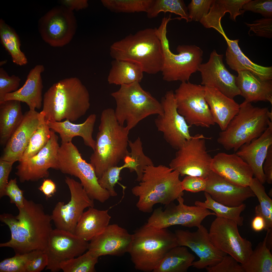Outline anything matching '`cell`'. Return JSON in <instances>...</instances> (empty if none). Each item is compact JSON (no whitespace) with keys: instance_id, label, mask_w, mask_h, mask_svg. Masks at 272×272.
Returning a JSON list of instances; mask_svg holds the SVG:
<instances>
[{"instance_id":"9f6ffc18","label":"cell","mask_w":272,"mask_h":272,"mask_svg":"<svg viewBox=\"0 0 272 272\" xmlns=\"http://www.w3.org/2000/svg\"><path fill=\"white\" fill-rule=\"evenodd\" d=\"M224 7L227 12L230 14V18L236 21V18L238 16L243 14L242 8L243 5L251 0H217Z\"/></svg>"},{"instance_id":"603a6c76","label":"cell","mask_w":272,"mask_h":272,"mask_svg":"<svg viewBox=\"0 0 272 272\" xmlns=\"http://www.w3.org/2000/svg\"><path fill=\"white\" fill-rule=\"evenodd\" d=\"M132 234L116 224L109 225L89 243L88 250L99 257L107 255L120 256L128 252Z\"/></svg>"},{"instance_id":"ee69618b","label":"cell","mask_w":272,"mask_h":272,"mask_svg":"<svg viewBox=\"0 0 272 272\" xmlns=\"http://www.w3.org/2000/svg\"><path fill=\"white\" fill-rule=\"evenodd\" d=\"M98 257L88 250L78 257L62 262L60 267L64 272H94Z\"/></svg>"},{"instance_id":"cb8c5ba5","label":"cell","mask_w":272,"mask_h":272,"mask_svg":"<svg viewBox=\"0 0 272 272\" xmlns=\"http://www.w3.org/2000/svg\"><path fill=\"white\" fill-rule=\"evenodd\" d=\"M205 179L206 186L204 192L215 201L225 206L237 207L255 196L249 186L233 184L212 170Z\"/></svg>"},{"instance_id":"d6a6232c","label":"cell","mask_w":272,"mask_h":272,"mask_svg":"<svg viewBox=\"0 0 272 272\" xmlns=\"http://www.w3.org/2000/svg\"><path fill=\"white\" fill-rule=\"evenodd\" d=\"M144 72L141 66L130 61L114 60L107 78L108 83L120 86L138 82L143 78Z\"/></svg>"},{"instance_id":"8d00e7d4","label":"cell","mask_w":272,"mask_h":272,"mask_svg":"<svg viewBox=\"0 0 272 272\" xmlns=\"http://www.w3.org/2000/svg\"><path fill=\"white\" fill-rule=\"evenodd\" d=\"M0 36L2 44L11 55L13 62L20 66L27 64V59L20 50V44L18 36L2 19L0 21Z\"/></svg>"},{"instance_id":"e7e4bbea","label":"cell","mask_w":272,"mask_h":272,"mask_svg":"<svg viewBox=\"0 0 272 272\" xmlns=\"http://www.w3.org/2000/svg\"><path fill=\"white\" fill-rule=\"evenodd\" d=\"M266 231V244L267 248L271 250L272 249V228H269Z\"/></svg>"},{"instance_id":"11a10c76","label":"cell","mask_w":272,"mask_h":272,"mask_svg":"<svg viewBox=\"0 0 272 272\" xmlns=\"http://www.w3.org/2000/svg\"><path fill=\"white\" fill-rule=\"evenodd\" d=\"M183 190L196 193L204 191L206 187L205 179L201 177L187 176L181 182Z\"/></svg>"},{"instance_id":"6125c7cd","label":"cell","mask_w":272,"mask_h":272,"mask_svg":"<svg viewBox=\"0 0 272 272\" xmlns=\"http://www.w3.org/2000/svg\"><path fill=\"white\" fill-rule=\"evenodd\" d=\"M39 189L44 194L47 198L52 197L56 191L55 183L50 179H44Z\"/></svg>"},{"instance_id":"6f0895ef","label":"cell","mask_w":272,"mask_h":272,"mask_svg":"<svg viewBox=\"0 0 272 272\" xmlns=\"http://www.w3.org/2000/svg\"><path fill=\"white\" fill-rule=\"evenodd\" d=\"M14 162L0 160V197L5 195V189L9 174Z\"/></svg>"},{"instance_id":"816d5d0a","label":"cell","mask_w":272,"mask_h":272,"mask_svg":"<svg viewBox=\"0 0 272 272\" xmlns=\"http://www.w3.org/2000/svg\"><path fill=\"white\" fill-rule=\"evenodd\" d=\"M250 28L248 34L253 31L257 36L269 39L272 38V18L256 20L251 23L245 22Z\"/></svg>"},{"instance_id":"d590c367","label":"cell","mask_w":272,"mask_h":272,"mask_svg":"<svg viewBox=\"0 0 272 272\" xmlns=\"http://www.w3.org/2000/svg\"><path fill=\"white\" fill-rule=\"evenodd\" d=\"M266 244V237L253 250L248 260L241 264L244 272H272V255Z\"/></svg>"},{"instance_id":"f6af8a7d","label":"cell","mask_w":272,"mask_h":272,"mask_svg":"<svg viewBox=\"0 0 272 272\" xmlns=\"http://www.w3.org/2000/svg\"><path fill=\"white\" fill-rule=\"evenodd\" d=\"M44 251L35 250L22 254H15L0 262V272H26L28 263Z\"/></svg>"},{"instance_id":"30bf717a","label":"cell","mask_w":272,"mask_h":272,"mask_svg":"<svg viewBox=\"0 0 272 272\" xmlns=\"http://www.w3.org/2000/svg\"><path fill=\"white\" fill-rule=\"evenodd\" d=\"M174 94L178 112L191 127L208 128L215 124L205 99V86L182 82Z\"/></svg>"},{"instance_id":"484cf974","label":"cell","mask_w":272,"mask_h":272,"mask_svg":"<svg viewBox=\"0 0 272 272\" xmlns=\"http://www.w3.org/2000/svg\"><path fill=\"white\" fill-rule=\"evenodd\" d=\"M272 145V121L258 138L242 146L235 153L251 168L255 178L263 184L266 182L263 166L269 147Z\"/></svg>"},{"instance_id":"91938a15","label":"cell","mask_w":272,"mask_h":272,"mask_svg":"<svg viewBox=\"0 0 272 272\" xmlns=\"http://www.w3.org/2000/svg\"><path fill=\"white\" fill-rule=\"evenodd\" d=\"M263 163V169L265 174L266 181L269 184H272V145L269 147Z\"/></svg>"},{"instance_id":"be15d7a7","label":"cell","mask_w":272,"mask_h":272,"mask_svg":"<svg viewBox=\"0 0 272 272\" xmlns=\"http://www.w3.org/2000/svg\"><path fill=\"white\" fill-rule=\"evenodd\" d=\"M255 215L252 222L251 226L252 229L256 232L260 231L265 229L266 224L264 218L261 216Z\"/></svg>"},{"instance_id":"6da1fadb","label":"cell","mask_w":272,"mask_h":272,"mask_svg":"<svg viewBox=\"0 0 272 272\" xmlns=\"http://www.w3.org/2000/svg\"><path fill=\"white\" fill-rule=\"evenodd\" d=\"M18 209L16 216L0 215V221L8 226L11 234L10 240L1 243L0 247L11 248L15 254L44 251L53 229L51 215L46 213L42 204L25 198L23 206Z\"/></svg>"},{"instance_id":"277c9868","label":"cell","mask_w":272,"mask_h":272,"mask_svg":"<svg viewBox=\"0 0 272 272\" xmlns=\"http://www.w3.org/2000/svg\"><path fill=\"white\" fill-rule=\"evenodd\" d=\"M177 171L163 165L146 166L139 185L133 187V194L138 197L136 206L145 213L153 211L154 206H167L184 195Z\"/></svg>"},{"instance_id":"7c38bea8","label":"cell","mask_w":272,"mask_h":272,"mask_svg":"<svg viewBox=\"0 0 272 272\" xmlns=\"http://www.w3.org/2000/svg\"><path fill=\"white\" fill-rule=\"evenodd\" d=\"M162 45L164 61L161 72L163 80L168 82L188 81L202 63V50L195 45H179L177 48L178 53L175 54L170 51L168 43Z\"/></svg>"},{"instance_id":"7402d4cb","label":"cell","mask_w":272,"mask_h":272,"mask_svg":"<svg viewBox=\"0 0 272 272\" xmlns=\"http://www.w3.org/2000/svg\"><path fill=\"white\" fill-rule=\"evenodd\" d=\"M44 119L41 112L29 110L25 113L21 123L6 144L0 160L20 161L31 137Z\"/></svg>"},{"instance_id":"4dcf8cb0","label":"cell","mask_w":272,"mask_h":272,"mask_svg":"<svg viewBox=\"0 0 272 272\" xmlns=\"http://www.w3.org/2000/svg\"><path fill=\"white\" fill-rule=\"evenodd\" d=\"M90 207L84 212L76 226L74 234L83 240L90 241L103 232L111 218L108 210H100Z\"/></svg>"},{"instance_id":"ffe728a7","label":"cell","mask_w":272,"mask_h":272,"mask_svg":"<svg viewBox=\"0 0 272 272\" xmlns=\"http://www.w3.org/2000/svg\"><path fill=\"white\" fill-rule=\"evenodd\" d=\"M51 130L50 139L38 153L25 161L19 162L15 174L21 183L37 181L49 176L48 169L58 170V137Z\"/></svg>"},{"instance_id":"680465c9","label":"cell","mask_w":272,"mask_h":272,"mask_svg":"<svg viewBox=\"0 0 272 272\" xmlns=\"http://www.w3.org/2000/svg\"><path fill=\"white\" fill-rule=\"evenodd\" d=\"M48 264L47 256L43 251L28 263L26 272H40L46 268Z\"/></svg>"},{"instance_id":"52a82bcc","label":"cell","mask_w":272,"mask_h":272,"mask_svg":"<svg viewBox=\"0 0 272 272\" xmlns=\"http://www.w3.org/2000/svg\"><path fill=\"white\" fill-rule=\"evenodd\" d=\"M271 121L272 111L244 101L225 129L219 132L217 141L226 150L233 149L235 152L243 144L260 137Z\"/></svg>"},{"instance_id":"7bdbcfd3","label":"cell","mask_w":272,"mask_h":272,"mask_svg":"<svg viewBox=\"0 0 272 272\" xmlns=\"http://www.w3.org/2000/svg\"><path fill=\"white\" fill-rule=\"evenodd\" d=\"M51 135V130L44 119L31 137L19 162L25 161L38 153L46 145Z\"/></svg>"},{"instance_id":"f907efd6","label":"cell","mask_w":272,"mask_h":272,"mask_svg":"<svg viewBox=\"0 0 272 272\" xmlns=\"http://www.w3.org/2000/svg\"><path fill=\"white\" fill-rule=\"evenodd\" d=\"M246 11L260 14L265 18H272V0H251L244 4L242 11Z\"/></svg>"},{"instance_id":"94428289","label":"cell","mask_w":272,"mask_h":272,"mask_svg":"<svg viewBox=\"0 0 272 272\" xmlns=\"http://www.w3.org/2000/svg\"><path fill=\"white\" fill-rule=\"evenodd\" d=\"M60 2L61 5L72 11L74 10L78 11L85 9L88 6L86 0H61Z\"/></svg>"},{"instance_id":"74e56055","label":"cell","mask_w":272,"mask_h":272,"mask_svg":"<svg viewBox=\"0 0 272 272\" xmlns=\"http://www.w3.org/2000/svg\"><path fill=\"white\" fill-rule=\"evenodd\" d=\"M204 194L206 200L204 202L196 201L195 203V205L212 210L217 217L234 220L238 226L243 225L244 218L241 215L246 208L245 204L236 207H229L215 201L207 192H204Z\"/></svg>"},{"instance_id":"f5cc1de1","label":"cell","mask_w":272,"mask_h":272,"mask_svg":"<svg viewBox=\"0 0 272 272\" xmlns=\"http://www.w3.org/2000/svg\"><path fill=\"white\" fill-rule=\"evenodd\" d=\"M239 263L233 257L227 255L216 265L205 269L208 272H244Z\"/></svg>"},{"instance_id":"c3c4849f","label":"cell","mask_w":272,"mask_h":272,"mask_svg":"<svg viewBox=\"0 0 272 272\" xmlns=\"http://www.w3.org/2000/svg\"><path fill=\"white\" fill-rule=\"evenodd\" d=\"M215 0H192L187 7L191 21H199L209 13Z\"/></svg>"},{"instance_id":"681fc988","label":"cell","mask_w":272,"mask_h":272,"mask_svg":"<svg viewBox=\"0 0 272 272\" xmlns=\"http://www.w3.org/2000/svg\"><path fill=\"white\" fill-rule=\"evenodd\" d=\"M20 81L18 76L14 75L9 76L3 68H0V103L4 101L6 94L18 89Z\"/></svg>"},{"instance_id":"4fadbf2b","label":"cell","mask_w":272,"mask_h":272,"mask_svg":"<svg viewBox=\"0 0 272 272\" xmlns=\"http://www.w3.org/2000/svg\"><path fill=\"white\" fill-rule=\"evenodd\" d=\"M238 226L234 220L217 217L211 225L209 233L216 248L243 264L247 261L253 250L251 242L240 235Z\"/></svg>"},{"instance_id":"db71d44e","label":"cell","mask_w":272,"mask_h":272,"mask_svg":"<svg viewBox=\"0 0 272 272\" xmlns=\"http://www.w3.org/2000/svg\"><path fill=\"white\" fill-rule=\"evenodd\" d=\"M5 195L8 196L10 202L14 203L19 208L24 205L23 191L20 189L17 184L16 178L11 179L8 182L5 189Z\"/></svg>"},{"instance_id":"b9f144b4","label":"cell","mask_w":272,"mask_h":272,"mask_svg":"<svg viewBox=\"0 0 272 272\" xmlns=\"http://www.w3.org/2000/svg\"><path fill=\"white\" fill-rule=\"evenodd\" d=\"M103 6L109 10L117 13H147L153 0H102Z\"/></svg>"},{"instance_id":"1f68e13d","label":"cell","mask_w":272,"mask_h":272,"mask_svg":"<svg viewBox=\"0 0 272 272\" xmlns=\"http://www.w3.org/2000/svg\"><path fill=\"white\" fill-rule=\"evenodd\" d=\"M24 117L21 102L15 100L0 103V143L6 145Z\"/></svg>"},{"instance_id":"8fae6325","label":"cell","mask_w":272,"mask_h":272,"mask_svg":"<svg viewBox=\"0 0 272 272\" xmlns=\"http://www.w3.org/2000/svg\"><path fill=\"white\" fill-rule=\"evenodd\" d=\"M211 139L197 134L187 141L175 153L169 167L180 175L197 176L205 179L211 171L212 158L208 153L205 139Z\"/></svg>"},{"instance_id":"d6986e66","label":"cell","mask_w":272,"mask_h":272,"mask_svg":"<svg viewBox=\"0 0 272 272\" xmlns=\"http://www.w3.org/2000/svg\"><path fill=\"white\" fill-rule=\"evenodd\" d=\"M197 230L178 229L175 231L178 246L189 248L199 258L192 266L198 269L213 266L227 254L216 248L211 242L207 228L202 225Z\"/></svg>"},{"instance_id":"83f0119b","label":"cell","mask_w":272,"mask_h":272,"mask_svg":"<svg viewBox=\"0 0 272 272\" xmlns=\"http://www.w3.org/2000/svg\"><path fill=\"white\" fill-rule=\"evenodd\" d=\"M236 84L248 102L267 101L272 105V80H263L247 70L238 71Z\"/></svg>"},{"instance_id":"9c48e42d","label":"cell","mask_w":272,"mask_h":272,"mask_svg":"<svg viewBox=\"0 0 272 272\" xmlns=\"http://www.w3.org/2000/svg\"><path fill=\"white\" fill-rule=\"evenodd\" d=\"M58 168L64 174L78 178L83 188L92 200L104 203L110 196L109 192L99 184L94 169L83 159L71 142L61 143L58 152Z\"/></svg>"},{"instance_id":"bcb514c9","label":"cell","mask_w":272,"mask_h":272,"mask_svg":"<svg viewBox=\"0 0 272 272\" xmlns=\"http://www.w3.org/2000/svg\"><path fill=\"white\" fill-rule=\"evenodd\" d=\"M226 12L223 6L217 0H215L208 14L202 18L200 22L206 28H214L224 37L226 35L221 21Z\"/></svg>"},{"instance_id":"ac0fdd59","label":"cell","mask_w":272,"mask_h":272,"mask_svg":"<svg viewBox=\"0 0 272 272\" xmlns=\"http://www.w3.org/2000/svg\"><path fill=\"white\" fill-rule=\"evenodd\" d=\"M88 244L74 233L56 228L53 229L44 251L48 259L46 269L59 271L62 262L83 254L88 250Z\"/></svg>"},{"instance_id":"7dc6e473","label":"cell","mask_w":272,"mask_h":272,"mask_svg":"<svg viewBox=\"0 0 272 272\" xmlns=\"http://www.w3.org/2000/svg\"><path fill=\"white\" fill-rule=\"evenodd\" d=\"M128 164L124 162L121 166H113L108 168L105 172L98 179V182L103 188L108 191L110 196L114 197L117 195L114 189L116 184L121 179L120 174L122 169L125 168H129Z\"/></svg>"},{"instance_id":"d4e9b609","label":"cell","mask_w":272,"mask_h":272,"mask_svg":"<svg viewBox=\"0 0 272 272\" xmlns=\"http://www.w3.org/2000/svg\"><path fill=\"white\" fill-rule=\"evenodd\" d=\"M211 169L230 182L242 187L249 186L254 175L250 166L235 153H218L212 158Z\"/></svg>"},{"instance_id":"f1b7e54d","label":"cell","mask_w":272,"mask_h":272,"mask_svg":"<svg viewBox=\"0 0 272 272\" xmlns=\"http://www.w3.org/2000/svg\"><path fill=\"white\" fill-rule=\"evenodd\" d=\"M205 87V99L214 121L221 131H223L238 113L240 105L215 88L208 86Z\"/></svg>"},{"instance_id":"7a4b0ae2","label":"cell","mask_w":272,"mask_h":272,"mask_svg":"<svg viewBox=\"0 0 272 272\" xmlns=\"http://www.w3.org/2000/svg\"><path fill=\"white\" fill-rule=\"evenodd\" d=\"M43 101L41 112L46 121H76L86 114L90 105L87 89L76 77L54 84L45 93Z\"/></svg>"},{"instance_id":"2e32d148","label":"cell","mask_w":272,"mask_h":272,"mask_svg":"<svg viewBox=\"0 0 272 272\" xmlns=\"http://www.w3.org/2000/svg\"><path fill=\"white\" fill-rule=\"evenodd\" d=\"M163 113L158 115L154 122L158 130L163 133L165 141L178 150L192 137L188 124L184 117L178 112L174 92H166L161 99Z\"/></svg>"},{"instance_id":"4316f807","label":"cell","mask_w":272,"mask_h":272,"mask_svg":"<svg viewBox=\"0 0 272 272\" xmlns=\"http://www.w3.org/2000/svg\"><path fill=\"white\" fill-rule=\"evenodd\" d=\"M44 70L43 65L36 66L30 71L23 86L15 92L6 94L4 101L17 100L26 103L30 110L40 109L43 100V85L41 75Z\"/></svg>"},{"instance_id":"e575fe53","label":"cell","mask_w":272,"mask_h":272,"mask_svg":"<svg viewBox=\"0 0 272 272\" xmlns=\"http://www.w3.org/2000/svg\"><path fill=\"white\" fill-rule=\"evenodd\" d=\"M226 62L230 68L237 72L242 70L249 71L263 80L272 79V66H262L253 63L242 53L238 55L233 54L227 49Z\"/></svg>"},{"instance_id":"ba28073f","label":"cell","mask_w":272,"mask_h":272,"mask_svg":"<svg viewBox=\"0 0 272 272\" xmlns=\"http://www.w3.org/2000/svg\"><path fill=\"white\" fill-rule=\"evenodd\" d=\"M139 83L122 85L118 90L111 94L116 103L114 112L116 119L121 125L126 122L129 131L148 116L163 113L160 102L144 90Z\"/></svg>"},{"instance_id":"8992f818","label":"cell","mask_w":272,"mask_h":272,"mask_svg":"<svg viewBox=\"0 0 272 272\" xmlns=\"http://www.w3.org/2000/svg\"><path fill=\"white\" fill-rule=\"evenodd\" d=\"M178 246L175 233L146 223L132 234L128 253L136 269L153 272L168 252Z\"/></svg>"},{"instance_id":"e0dca14e","label":"cell","mask_w":272,"mask_h":272,"mask_svg":"<svg viewBox=\"0 0 272 272\" xmlns=\"http://www.w3.org/2000/svg\"><path fill=\"white\" fill-rule=\"evenodd\" d=\"M77 26L73 12L61 5L53 8L42 18L40 31L46 42L53 47H62L72 40Z\"/></svg>"},{"instance_id":"836d02e7","label":"cell","mask_w":272,"mask_h":272,"mask_svg":"<svg viewBox=\"0 0 272 272\" xmlns=\"http://www.w3.org/2000/svg\"><path fill=\"white\" fill-rule=\"evenodd\" d=\"M195 258L186 247L178 246L168 252L153 272H186Z\"/></svg>"},{"instance_id":"ab89813d","label":"cell","mask_w":272,"mask_h":272,"mask_svg":"<svg viewBox=\"0 0 272 272\" xmlns=\"http://www.w3.org/2000/svg\"><path fill=\"white\" fill-rule=\"evenodd\" d=\"M128 145L130 148L131 152L125 158L129 163V169L130 172H136L137 175L136 180L140 182L146 166L154 165L151 159L144 153L142 143L139 137L133 142L129 140Z\"/></svg>"},{"instance_id":"5b68a950","label":"cell","mask_w":272,"mask_h":272,"mask_svg":"<svg viewBox=\"0 0 272 272\" xmlns=\"http://www.w3.org/2000/svg\"><path fill=\"white\" fill-rule=\"evenodd\" d=\"M110 50V55L114 60L137 63L144 72L155 74L161 72L163 52L156 28H147L130 34L113 43Z\"/></svg>"},{"instance_id":"3957f363","label":"cell","mask_w":272,"mask_h":272,"mask_svg":"<svg viewBox=\"0 0 272 272\" xmlns=\"http://www.w3.org/2000/svg\"><path fill=\"white\" fill-rule=\"evenodd\" d=\"M100 119L95 149L90 157V163L98 179L108 168L117 166L129 153L127 149L129 131L119 123L114 110L105 109Z\"/></svg>"},{"instance_id":"f546056e","label":"cell","mask_w":272,"mask_h":272,"mask_svg":"<svg viewBox=\"0 0 272 272\" xmlns=\"http://www.w3.org/2000/svg\"><path fill=\"white\" fill-rule=\"evenodd\" d=\"M96 116L95 114L90 115L82 123L75 124L68 120L63 121H47L50 128L58 133L61 139V143L72 142L73 138H82L84 143L94 150L95 141L92 135Z\"/></svg>"},{"instance_id":"9a60e30c","label":"cell","mask_w":272,"mask_h":272,"mask_svg":"<svg viewBox=\"0 0 272 272\" xmlns=\"http://www.w3.org/2000/svg\"><path fill=\"white\" fill-rule=\"evenodd\" d=\"M177 200L178 204H169L164 210L161 208L155 209L146 224L157 228H167L175 225L191 228L199 227L203 220L210 215H216L208 209L200 206H189L184 204L182 197Z\"/></svg>"},{"instance_id":"5bb4252c","label":"cell","mask_w":272,"mask_h":272,"mask_svg":"<svg viewBox=\"0 0 272 272\" xmlns=\"http://www.w3.org/2000/svg\"><path fill=\"white\" fill-rule=\"evenodd\" d=\"M65 182L69 189L71 199L65 204L56 205L51 217L56 228L74 234L77 223L85 209L94 207L93 200L89 196L81 183L66 177Z\"/></svg>"},{"instance_id":"60d3db41","label":"cell","mask_w":272,"mask_h":272,"mask_svg":"<svg viewBox=\"0 0 272 272\" xmlns=\"http://www.w3.org/2000/svg\"><path fill=\"white\" fill-rule=\"evenodd\" d=\"M161 12H169L180 16L177 19H185L187 22L191 21L189 18L188 11L182 0H153L152 4L146 13L147 17L152 18L157 17Z\"/></svg>"},{"instance_id":"44dd1931","label":"cell","mask_w":272,"mask_h":272,"mask_svg":"<svg viewBox=\"0 0 272 272\" xmlns=\"http://www.w3.org/2000/svg\"><path fill=\"white\" fill-rule=\"evenodd\" d=\"M223 56L214 50L208 61L202 63L198 71L200 73L202 85L213 87L226 96L233 99L241 95V92L236 84V76L231 74L225 67Z\"/></svg>"},{"instance_id":"f35d334b","label":"cell","mask_w":272,"mask_h":272,"mask_svg":"<svg viewBox=\"0 0 272 272\" xmlns=\"http://www.w3.org/2000/svg\"><path fill=\"white\" fill-rule=\"evenodd\" d=\"M249 187L257 197L259 205L255 208V215H259L265 222V231L272 228V200L267 194L263 184L256 178H253Z\"/></svg>"}]
</instances>
